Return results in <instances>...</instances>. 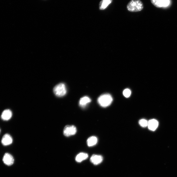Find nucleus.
<instances>
[{"instance_id":"5","label":"nucleus","mask_w":177,"mask_h":177,"mask_svg":"<svg viewBox=\"0 0 177 177\" xmlns=\"http://www.w3.org/2000/svg\"><path fill=\"white\" fill-rule=\"evenodd\" d=\"M3 161L6 165L11 166L13 164L14 160L11 154L8 153H6L3 156Z\"/></svg>"},{"instance_id":"9","label":"nucleus","mask_w":177,"mask_h":177,"mask_svg":"<svg viewBox=\"0 0 177 177\" xmlns=\"http://www.w3.org/2000/svg\"><path fill=\"white\" fill-rule=\"evenodd\" d=\"M113 0H101L99 4V9L103 10L105 9L112 2Z\"/></svg>"},{"instance_id":"1","label":"nucleus","mask_w":177,"mask_h":177,"mask_svg":"<svg viewBox=\"0 0 177 177\" xmlns=\"http://www.w3.org/2000/svg\"><path fill=\"white\" fill-rule=\"evenodd\" d=\"M144 8V4L140 0H131L127 6L128 10L131 12H139Z\"/></svg>"},{"instance_id":"8","label":"nucleus","mask_w":177,"mask_h":177,"mask_svg":"<svg viewBox=\"0 0 177 177\" xmlns=\"http://www.w3.org/2000/svg\"><path fill=\"white\" fill-rule=\"evenodd\" d=\"M158 125L159 122L155 119H151L148 121V126L149 130L151 131H155Z\"/></svg>"},{"instance_id":"16","label":"nucleus","mask_w":177,"mask_h":177,"mask_svg":"<svg viewBox=\"0 0 177 177\" xmlns=\"http://www.w3.org/2000/svg\"><path fill=\"white\" fill-rule=\"evenodd\" d=\"M131 94V90L129 88H126L123 92V94L124 96L126 98H128L130 97Z\"/></svg>"},{"instance_id":"7","label":"nucleus","mask_w":177,"mask_h":177,"mask_svg":"<svg viewBox=\"0 0 177 177\" xmlns=\"http://www.w3.org/2000/svg\"><path fill=\"white\" fill-rule=\"evenodd\" d=\"M13 142L11 136L8 134L4 135L2 140V144L4 146H8L11 144Z\"/></svg>"},{"instance_id":"15","label":"nucleus","mask_w":177,"mask_h":177,"mask_svg":"<svg viewBox=\"0 0 177 177\" xmlns=\"http://www.w3.org/2000/svg\"><path fill=\"white\" fill-rule=\"evenodd\" d=\"M148 121L145 119H142L139 121V125L143 127H145L148 126Z\"/></svg>"},{"instance_id":"4","label":"nucleus","mask_w":177,"mask_h":177,"mask_svg":"<svg viewBox=\"0 0 177 177\" xmlns=\"http://www.w3.org/2000/svg\"><path fill=\"white\" fill-rule=\"evenodd\" d=\"M77 132L76 127L73 125H67L63 130V134L66 137H68L75 134Z\"/></svg>"},{"instance_id":"13","label":"nucleus","mask_w":177,"mask_h":177,"mask_svg":"<svg viewBox=\"0 0 177 177\" xmlns=\"http://www.w3.org/2000/svg\"><path fill=\"white\" fill-rule=\"evenodd\" d=\"M91 102V99L87 97H84L81 98L79 102V105L82 107L85 106Z\"/></svg>"},{"instance_id":"18","label":"nucleus","mask_w":177,"mask_h":177,"mask_svg":"<svg viewBox=\"0 0 177 177\" xmlns=\"http://www.w3.org/2000/svg\"><path fill=\"white\" fill-rule=\"evenodd\" d=\"M0 132H1V130H0Z\"/></svg>"},{"instance_id":"6","label":"nucleus","mask_w":177,"mask_h":177,"mask_svg":"<svg viewBox=\"0 0 177 177\" xmlns=\"http://www.w3.org/2000/svg\"><path fill=\"white\" fill-rule=\"evenodd\" d=\"M103 160V158L101 155L94 154L91 158V162L94 165H98L100 164Z\"/></svg>"},{"instance_id":"14","label":"nucleus","mask_w":177,"mask_h":177,"mask_svg":"<svg viewBox=\"0 0 177 177\" xmlns=\"http://www.w3.org/2000/svg\"><path fill=\"white\" fill-rule=\"evenodd\" d=\"M152 3L156 8H163V0H151Z\"/></svg>"},{"instance_id":"19","label":"nucleus","mask_w":177,"mask_h":177,"mask_svg":"<svg viewBox=\"0 0 177 177\" xmlns=\"http://www.w3.org/2000/svg\"><path fill=\"white\" fill-rule=\"evenodd\" d=\"M44 1H45V0H44Z\"/></svg>"},{"instance_id":"12","label":"nucleus","mask_w":177,"mask_h":177,"mask_svg":"<svg viewBox=\"0 0 177 177\" xmlns=\"http://www.w3.org/2000/svg\"><path fill=\"white\" fill-rule=\"evenodd\" d=\"M88 157V154L85 153H81L77 156L76 161L78 162H81L87 159Z\"/></svg>"},{"instance_id":"17","label":"nucleus","mask_w":177,"mask_h":177,"mask_svg":"<svg viewBox=\"0 0 177 177\" xmlns=\"http://www.w3.org/2000/svg\"><path fill=\"white\" fill-rule=\"evenodd\" d=\"M170 0H163V8H167L170 4Z\"/></svg>"},{"instance_id":"3","label":"nucleus","mask_w":177,"mask_h":177,"mask_svg":"<svg viewBox=\"0 0 177 177\" xmlns=\"http://www.w3.org/2000/svg\"><path fill=\"white\" fill-rule=\"evenodd\" d=\"M67 88L65 85L63 83H60L54 87L53 92L56 96L58 97H63L67 93Z\"/></svg>"},{"instance_id":"10","label":"nucleus","mask_w":177,"mask_h":177,"mask_svg":"<svg viewBox=\"0 0 177 177\" xmlns=\"http://www.w3.org/2000/svg\"><path fill=\"white\" fill-rule=\"evenodd\" d=\"M12 115V111L9 109H7L4 111L3 112L1 118L3 120L8 121L11 119Z\"/></svg>"},{"instance_id":"2","label":"nucleus","mask_w":177,"mask_h":177,"mask_svg":"<svg viewBox=\"0 0 177 177\" xmlns=\"http://www.w3.org/2000/svg\"><path fill=\"white\" fill-rule=\"evenodd\" d=\"M113 100L111 95L108 94H106L101 95L98 99L99 104L102 107H106L110 106Z\"/></svg>"},{"instance_id":"11","label":"nucleus","mask_w":177,"mask_h":177,"mask_svg":"<svg viewBox=\"0 0 177 177\" xmlns=\"http://www.w3.org/2000/svg\"><path fill=\"white\" fill-rule=\"evenodd\" d=\"M97 138L94 136H92L88 138L87 140V144L88 146L92 147L96 145L98 142Z\"/></svg>"}]
</instances>
